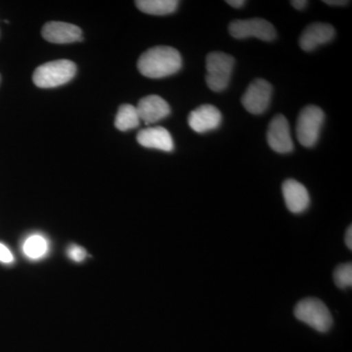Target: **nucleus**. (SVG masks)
I'll return each instance as SVG.
<instances>
[{
    "label": "nucleus",
    "instance_id": "f257e3e1",
    "mask_svg": "<svg viewBox=\"0 0 352 352\" xmlns=\"http://www.w3.org/2000/svg\"><path fill=\"white\" fill-rule=\"evenodd\" d=\"M138 67L139 72L147 78H166L180 71L182 68V58L175 48L156 46L141 55Z\"/></svg>",
    "mask_w": 352,
    "mask_h": 352
},
{
    "label": "nucleus",
    "instance_id": "f03ea898",
    "mask_svg": "<svg viewBox=\"0 0 352 352\" xmlns=\"http://www.w3.org/2000/svg\"><path fill=\"white\" fill-rule=\"evenodd\" d=\"M76 73V66L74 62L66 59L56 60L38 67L32 75V80L38 87H57L73 80Z\"/></svg>",
    "mask_w": 352,
    "mask_h": 352
},
{
    "label": "nucleus",
    "instance_id": "7ed1b4c3",
    "mask_svg": "<svg viewBox=\"0 0 352 352\" xmlns=\"http://www.w3.org/2000/svg\"><path fill=\"white\" fill-rule=\"evenodd\" d=\"M298 320L307 324L317 332L326 333L332 328L333 316L330 310L318 298H305L296 305L294 310Z\"/></svg>",
    "mask_w": 352,
    "mask_h": 352
},
{
    "label": "nucleus",
    "instance_id": "20e7f679",
    "mask_svg": "<svg viewBox=\"0 0 352 352\" xmlns=\"http://www.w3.org/2000/svg\"><path fill=\"white\" fill-rule=\"evenodd\" d=\"M234 65L235 59L226 53L214 51L208 55L206 59V82L210 90L220 92L228 87Z\"/></svg>",
    "mask_w": 352,
    "mask_h": 352
},
{
    "label": "nucleus",
    "instance_id": "39448f33",
    "mask_svg": "<svg viewBox=\"0 0 352 352\" xmlns=\"http://www.w3.org/2000/svg\"><path fill=\"white\" fill-rule=\"evenodd\" d=\"M325 113L322 109L308 105L300 111L296 120V138L305 147H314L318 141Z\"/></svg>",
    "mask_w": 352,
    "mask_h": 352
},
{
    "label": "nucleus",
    "instance_id": "423d86ee",
    "mask_svg": "<svg viewBox=\"0 0 352 352\" xmlns=\"http://www.w3.org/2000/svg\"><path fill=\"white\" fill-rule=\"evenodd\" d=\"M228 30L229 34L237 39L256 38L263 41H272L277 36L274 25L261 18L233 21Z\"/></svg>",
    "mask_w": 352,
    "mask_h": 352
},
{
    "label": "nucleus",
    "instance_id": "0eeeda50",
    "mask_svg": "<svg viewBox=\"0 0 352 352\" xmlns=\"http://www.w3.org/2000/svg\"><path fill=\"white\" fill-rule=\"evenodd\" d=\"M271 95L272 87L270 83L263 78H258L247 88L241 102L248 112L261 115L270 107Z\"/></svg>",
    "mask_w": 352,
    "mask_h": 352
},
{
    "label": "nucleus",
    "instance_id": "6e6552de",
    "mask_svg": "<svg viewBox=\"0 0 352 352\" xmlns=\"http://www.w3.org/2000/svg\"><path fill=\"white\" fill-rule=\"evenodd\" d=\"M267 142L273 151L280 154H287L294 150L288 120L281 113L275 116L268 126Z\"/></svg>",
    "mask_w": 352,
    "mask_h": 352
},
{
    "label": "nucleus",
    "instance_id": "1a4fd4ad",
    "mask_svg": "<svg viewBox=\"0 0 352 352\" xmlns=\"http://www.w3.org/2000/svg\"><path fill=\"white\" fill-rule=\"evenodd\" d=\"M136 110L140 120L147 126L164 119L170 113L168 102L157 95H149L141 99L136 106Z\"/></svg>",
    "mask_w": 352,
    "mask_h": 352
},
{
    "label": "nucleus",
    "instance_id": "9d476101",
    "mask_svg": "<svg viewBox=\"0 0 352 352\" xmlns=\"http://www.w3.org/2000/svg\"><path fill=\"white\" fill-rule=\"evenodd\" d=\"M43 38L52 43H73L82 41V32L78 25L64 22L47 23L43 28Z\"/></svg>",
    "mask_w": 352,
    "mask_h": 352
},
{
    "label": "nucleus",
    "instance_id": "9b49d317",
    "mask_svg": "<svg viewBox=\"0 0 352 352\" xmlns=\"http://www.w3.org/2000/svg\"><path fill=\"white\" fill-rule=\"evenodd\" d=\"M220 111L212 105H201L190 113L188 124L198 133L214 131L221 124Z\"/></svg>",
    "mask_w": 352,
    "mask_h": 352
},
{
    "label": "nucleus",
    "instance_id": "f8f14e48",
    "mask_svg": "<svg viewBox=\"0 0 352 352\" xmlns=\"http://www.w3.org/2000/svg\"><path fill=\"white\" fill-rule=\"evenodd\" d=\"M282 192L287 208L293 214H302L310 205L307 189L295 179L286 180L282 185Z\"/></svg>",
    "mask_w": 352,
    "mask_h": 352
},
{
    "label": "nucleus",
    "instance_id": "ddd939ff",
    "mask_svg": "<svg viewBox=\"0 0 352 352\" xmlns=\"http://www.w3.org/2000/svg\"><path fill=\"white\" fill-rule=\"evenodd\" d=\"M333 25L325 23H314L308 25L300 38V46L302 50L312 51L318 46L330 43L335 38Z\"/></svg>",
    "mask_w": 352,
    "mask_h": 352
},
{
    "label": "nucleus",
    "instance_id": "4468645a",
    "mask_svg": "<svg viewBox=\"0 0 352 352\" xmlns=\"http://www.w3.org/2000/svg\"><path fill=\"white\" fill-rule=\"evenodd\" d=\"M138 142L143 147L164 152H171L175 149L170 132L162 126L148 127L139 131Z\"/></svg>",
    "mask_w": 352,
    "mask_h": 352
},
{
    "label": "nucleus",
    "instance_id": "2eb2a0df",
    "mask_svg": "<svg viewBox=\"0 0 352 352\" xmlns=\"http://www.w3.org/2000/svg\"><path fill=\"white\" fill-rule=\"evenodd\" d=\"M135 4L143 13L164 16L175 12L179 2L176 0H138Z\"/></svg>",
    "mask_w": 352,
    "mask_h": 352
},
{
    "label": "nucleus",
    "instance_id": "dca6fc26",
    "mask_svg": "<svg viewBox=\"0 0 352 352\" xmlns=\"http://www.w3.org/2000/svg\"><path fill=\"white\" fill-rule=\"evenodd\" d=\"M140 118L135 106L131 104H124L120 106L116 116L115 126L119 131H127L136 129L140 124Z\"/></svg>",
    "mask_w": 352,
    "mask_h": 352
},
{
    "label": "nucleus",
    "instance_id": "f3484780",
    "mask_svg": "<svg viewBox=\"0 0 352 352\" xmlns=\"http://www.w3.org/2000/svg\"><path fill=\"white\" fill-rule=\"evenodd\" d=\"M23 251L28 258L34 259V261L43 258L48 252L47 241L43 236L34 234L25 241Z\"/></svg>",
    "mask_w": 352,
    "mask_h": 352
},
{
    "label": "nucleus",
    "instance_id": "a211bd4d",
    "mask_svg": "<svg viewBox=\"0 0 352 352\" xmlns=\"http://www.w3.org/2000/svg\"><path fill=\"white\" fill-rule=\"evenodd\" d=\"M333 281L340 289L351 288L352 286V264H340L333 272Z\"/></svg>",
    "mask_w": 352,
    "mask_h": 352
},
{
    "label": "nucleus",
    "instance_id": "6ab92c4d",
    "mask_svg": "<svg viewBox=\"0 0 352 352\" xmlns=\"http://www.w3.org/2000/svg\"><path fill=\"white\" fill-rule=\"evenodd\" d=\"M68 254L69 258L73 259L74 261H76V263H80L87 256V252L82 247H78V245H72L69 249Z\"/></svg>",
    "mask_w": 352,
    "mask_h": 352
},
{
    "label": "nucleus",
    "instance_id": "aec40b11",
    "mask_svg": "<svg viewBox=\"0 0 352 352\" xmlns=\"http://www.w3.org/2000/svg\"><path fill=\"white\" fill-rule=\"evenodd\" d=\"M14 261L12 252L10 250L0 243V261L4 263H11Z\"/></svg>",
    "mask_w": 352,
    "mask_h": 352
},
{
    "label": "nucleus",
    "instance_id": "412c9836",
    "mask_svg": "<svg viewBox=\"0 0 352 352\" xmlns=\"http://www.w3.org/2000/svg\"><path fill=\"white\" fill-rule=\"evenodd\" d=\"M324 3L328 4V6H344L351 3V2L346 1V0H325Z\"/></svg>",
    "mask_w": 352,
    "mask_h": 352
},
{
    "label": "nucleus",
    "instance_id": "4be33fe9",
    "mask_svg": "<svg viewBox=\"0 0 352 352\" xmlns=\"http://www.w3.org/2000/svg\"><path fill=\"white\" fill-rule=\"evenodd\" d=\"M291 4L295 7L296 10H303L307 6L308 2L305 0H294V1H291Z\"/></svg>",
    "mask_w": 352,
    "mask_h": 352
},
{
    "label": "nucleus",
    "instance_id": "5701e85b",
    "mask_svg": "<svg viewBox=\"0 0 352 352\" xmlns=\"http://www.w3.org/2000/svg\"><path fill=\"white\" fill-rule=\"evenodd\" d=\"M226 3H228L229 6L234 7V8H241L245 4V1L244 0H227Z\"/></svg>",
    "mask_w": 352,
    "mask_h": 352
},
{
    "label": "nucleus",
    "instance_id": "b1692460",
    "mask_svg": "<svg viewBox=\"0 0 352 352\" xmlns=\"http://www.w3.org/2000/svg\"><path fill=\"white\" fill-rule=\"evenodd\" d=\"M346 244L349 250L352 249V227L351 226L347 228L346 233Z\"/></svg>",
    "mask_w": 352,
    "mask_h": 352
}]
</instances>
